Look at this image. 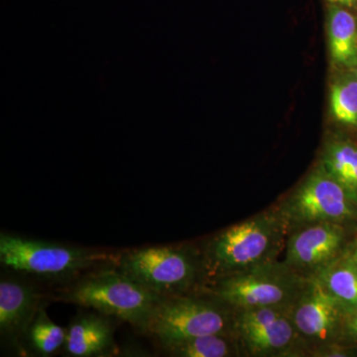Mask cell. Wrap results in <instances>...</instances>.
<instances>
[{
  "instance_id": "6da1fadb",
  "label": "cell",
  "mask_w": 357,
  "mask_h": 357,
  "mask_svg": "<svg viewBox=\"0 0 357 357\" xmlns=\"http://www.w3.org/2000/svg\"><path fill=\"white\" fill-rule=\"evenodd\" d=\"M287 236V223L276 204L220 230L199 245L208 283L278 260Z\"/></svg>"
},
{
  "instance_id": "7a4b0ae2",
  "label": "cell",
  "mask_w": 357,
  "mask_h": 357,
  "mask_svg": "<svg viewBox=\"0 0 357 357\" xmlns=\"http://www.w3.org/2000/svg\"><path fill=\"white\" fill-rule=\"evenodd\" d=\"M57 299L93 309L148 333L155 312L166 298L143 287L116 265L109 264L91 270L59 294Z\"/></svg>"
},
{
  "instance_id": "3957f363",
  "label": "cell",
  "mask_w": 357,
  "mask_h": 357,
  "mask_svg": "<svg viewBox=\"0 0 357 357\" xmlns=\"http://www.w3.org/2000/svg\"><path fill=\"white\" fill-rule=\"evenodd\" d=\"M115 265L162 298L198 292L208 283L201 246L192 243L134 249L119 256Z\"/></svg>"
},
{
  "instance_id": "277c9868",
  "label": "cell",
  "mask_w": 357,
  "mask_h": 357,
  "mask_svg": "<svg viewBox=\"0 0 357 357\" xmlns=\"http://www.w3.org/2000/svg\"><path fill=\"white\" fill-rule=\"evenodd\" d=\"M119 257L98 249L49 243L17 234L0 236L2 266L46 280H72L88 270L116 264Z\"/></svg>"
},
{
  "instance_id": "5b68a950",
  "label": "cell",
  "mask_w": 357,
  "mask_h": 357,
  "mask_svg": "<svg viewBox=\"0 0 357 357\" xmlns=\"http://www.w3.org/2000/svg\"><path fill=\"white\" fill-rule=\"evenodd\" d=\"M309 281L278 259L211 281L203 290L220 298L234 310L276 307L291 312Z\"/></svg>"
},
{
  "instance_id": "8992f818",
  "label": "cell",
  "mask_w": 357,
  "mask_h": 357,
  "mask_svg": "<svg viewBox=\"0 0 357 357\" xmlns=\"http://www.w3.org/2000/svg\"><path fill=\"white\" fill-rule=\"evenodd\" d=\"M234 314L229 304L204 290L166 298L155 312L148 333L162 347L202 335H234Z\"/></svg>"
},
{
  "instance_id": "52a82bcc",
  "label": "cell",
  "mask_w": 357,
  "mask_h": 357,
  "mask_svg": "<svg viewBox=\"0 0 357 357\" xmlns=\"http://www.w3.org/2000/svg\"><path fill=\"white\" fill-rule=\"evenodd\" d=\"M276 206L288 232L311 223L357 220V202L321 164Z\"/></svg>"
},
{
  "instance_id": "ba28073f",
  "label": "cell",
  "mask_w": 357,
  "mask_h": 357,
  "mask_svg": "<svg viewBox=\"0 0 357 357\" xmlns=\"http://www.w3.org/2000/svg\"><path fill=\"white\" fill-rule=\"evenodd\" d=\"M234 335L243 357H309L290 312L286 310H236Z\"/></svg>"
},
{
  "instance_id": "9c48e42d",
  "label": "cell",
  "mask_w": 357,
  "mask_h": 357,
  "mask_svg": "<svg viewBox=\"0 0 357 357\" xmlns=\"http://www.w3.org/2000/svg\"><path fill=\"white\" fill-rule=\"evenodd\" d=\"M349 223L317 222L288 232L283 261L306 280L319 278L347 255Z\"/></svg>"
},
{
  "instance_id": "30bf717a",
  "label": "cell",
  "mask_w": 357,
  "mask_h": 357,
  "mask_svg": "<svg viewBox=\"0 0 357 357\" xmlns=\"http://www.w3.org/2000/svg\"><path fill=\"white\" fill-rule=\"evenodd\" d=\"M347 312L318 280H310L290 312L309 357L319 349L342 344Z\"/></svg>"
},
{
  "instance_id": "8fae6325",
  "label": "cell",
  "mask_w": 357,
  "mask_h": 357,
  "mask_svg": "<svg viewBox=\"0 0 357 357\" xmlns=\"http://www.w3.org/2000/svg\"><path fill=\"white\" fill-rule=\"evenodd\" d=\"M37 289L16 278L0 281V333L1 337L18 347L26 328L38 311Z\"/></svg>"
},
{
  "instance_id": "7c38bea8",
  "label": "cell",
  "mask_w": 357,
  "mask_h": 357,
  "mask_svg": "<svg viewBox=\"0 0 357 357\" xmlns=\"http://www.w3.org/2000/svg\"><path fill=\"white\" fill-rule=\"evenodd\" d=\"M114 318L81 312L66 328L65 354L74 357L107 356L114 349Z\"/></svg>"
},
{
  "instance_id": "4fadbf2b",
  "label": "cell",
  "mask_w": 357,
  "mask_h": 357,
  "mask_svg": "<svg viewBox=\"0 0 357 357\" xmlns=\"http://www.w3.org/2000/svg\"><path fill=\"white\" fill-rule=\"evenodd\" d=\"M66 330L56 325L40 305L18 342V347L30 356H51L64 347Z\"/></svg>"
},
{
  "instance_id": "5bb4252c",
  "label": "cell",
  "mask_w": 357,
  "mask_h": 357,
  "mask_svg": "<svg viewBox=\"0 0 357 357\" xmlns=\"http://www.w3.org/2000/svg\"><path fill=\"white\" fill-rule=\"evenodd\" d=\"M328 41L331 54L337 64H356V20L349 11L337 6H331L328 13Z\"/></svg>"
},
{
  "instance_id": "9a60e30c",
  "label": "cell",
  "mask_w": 357,
  "mask_h": 357,
  "mask_svg": "<svg viewBox=\"0 0 357 357\" xmlns=\"http://www.w3.org/2000/svg\"><path fill=\"white\" fill-rule=\"evenodd\" d=\"M176 357H243L234 335H208L188 338L163 347Z\"/></svg>"
},
{
  "instance_id": "2e32d148",
  "label": "cell",
  "mask_w": 357,
  "mask_h": 357,
  "mask_svg": "<svg viewBox=\"0 0 357 357\" xmlns=\"http://www.w3.org/2000/svg\"><path fill=\"white\" fill-rule=\"evenodd\" d=\"M321 166L344 185L357 202V147L347 141L335 140L326 145Z\"/></svg>"
},
{
  "instance_id": "e0dca14e",
  "label": "cell",
  "mask_w": 357,
  "mask_h": 357,
  "mask_svg": "<svg viewBox=\"0 0 357 357\" xmlns=\"http://www.w3.org/2000/svg\"><path fill=\"white\" fill-rule=\"evenodd\" d=\"M317 279L342 304L347 312L356 309L357 265L347 255Z\"/></svg>"
},
{
  "instance_id": "ac0fdd59",
  "label": "cell",
  "mask_w": 357,
  "mask_h": 357,
  "mask_svg": "<svg viewBox=\"0 0 357 357\" xmlns=\"http://www.w3.org/2000/svg\"><path fill=\"white\" fill-rule=\"evenodd\" d=\"M331 109L340 123L357 126V79L349 77L333 84Z\"/></svg>"
},
{
  "instance_id": "d6986e66",
  "label": "cell",
  "mask_w": 357,
  "mask_h": 357,
  "mask_svg": "<svg viewBox=\"0 0 357 357\" xmlns=\"http://www.w3.org/2000/svg\"><path fill=\"white\" fill-rule=\"evenodd\" d=\"M342 344L357 347V307L347 312L344 321Z\"/></svg>"
},
{
  "instance_id": "ffe728a7",
  "label": "cell",
  "mask_w": 357,
  "mask_h": 357,
  "mask_svg": "<svg viewBox=\"0 0 357 357\" xmlns=\"http://www.w3.org/2000/svg\"><path fill=\"white\" fill-rule=\"evenodd\" d=\"M354 354L351 345L342 344H333L324 349H319L312 354V357H342L351 356Z\"/></svg>"
},
{
  "instance_id": "44dd1931",
  "label": "cell",
  "mask_w": 357,
  "mask_h": 357,
  "mask_svg": "<svg viewBox=\"0 0 357 357\" xmlns=\"http://www.w3.org/2000/svg\"><path fill=\"white\" fill-rule=\"evenodd\" d=\"M347 256L351 261H354L357 265V236L354 238V241H352V243L349 244Z\"/></svg>"
},
{
  "instance_id": "7402d4cb",
  "label": "cell",
  "mask_w": 357,
  "mask_h": 357,
  "mask_svg": "<svg viewBox=\"0 0 357 357\" xmlns=\"http://www.w3.org/2000/svg\"><path fill=\"white\" fill-rule=\"evenodd\" d=\"M333 1L338 2V3L342 4V6H351L356 0H333Z\"/></svg>"
}]
</instances>
